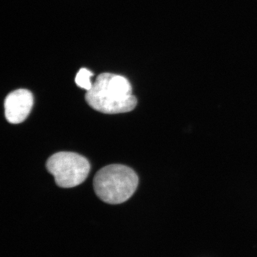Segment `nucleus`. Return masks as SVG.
<instances>
[{"instance_id":"39448f33","label":"nucleus","mask_w":257,"mask_h":257,"mask_svg":"<svg viewBox=\"0 0 257 257\" xmlns=\"http://www.w3.org/2000/svg\"><path fill=\"white\" fill-rule=\"evenodd\" d=\"M93 76L94 74L88 69H80L76 76L75 82L79 87L88 91L92 87L93 83L91 81V78Z\"/></svg>"},{"instance_id":"20e7f679","label":"nucleus","mask_w":257,"mask_h":257,"mask_svg":"<svg viewBox=\"0 0 257 257\" xmlns=\"http://www.w3.org/2000/svg\"><path fill=\"white\" fill-rule=\"evenodd\" d=\"M34 105V96L29 90L20 89L13 91L5 99L6 119L12 124H19L27 118Z\"/></svg>"},{"instance_id":"f257e3e1","label":"nucleus","mask_w":257,"mask_h":257,"mask_svg":"<svg viewBox=\"0 0 257 257\" xmlns=\"http://www.w3.org/2000/svg\"><path fill=\"white\" fill-rule=\"evenodd\" d=\"M85 99L90 107L105 114L130 112L137 105L130 81L124 76L109 73L98 76Z\"/></svg>"},{"instance_id":"f03ea898","label":"nucleus","mask_w":257,"mask_h":257,"mask_svg":"<svg viewBox=\"0 0 257 257\" xmlns=\"http://www.w3.org/2000/svg\"><path fill=\"white\" fill-rule=\"evenodd\" d=\"M138 185L137 173L128 167L110 165L96 173L93 185L96 195L110 204L126 201L136 192Z\"/></svg>"},{"instance_id":"7ed1b4c3","label":"nucleus","mask_w":257,"mask_h":257,"mask_svg":"<svg viewBox=\"0 0 257 257\" xmlns=\"http://www.w3.org/2000/svg\"><path fill=\"white\" fill-rule=\"evenodd\" d=\"M46 168L59 187L70 188L85 181L91 165L85 157L75 153L64 152L51 156L47 160Z\"/></svg>"}]
</instances>
